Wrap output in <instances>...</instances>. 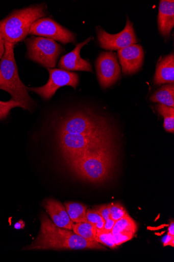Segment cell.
<instances>
[{"instance_id": "obj_1", "label": "cell", "mask_w": 174, "mask_h": 262, "mask_svg": "<svg viewBox=\"0 0 174 262\" xmlns=\"http://www.w3.org/2000/svg\"><path fill=\"white\" fill-rule=\"evenodd\" d=\"M105 117L89 109L73 111L59 125L58 140L65 162L113 144L112 133Z\"/></svg>"}, {"instance_id": "obj_2", "label": "cell", "mask_w": 174, "mask_h": 262, "mask_svg": "<svg viewBox=\"0 0 174 262\" xmlns=\"http://www.w3.org/2000/svg\"><path fill=\"white\" fill-rule=\"evenodd\" d=\"M41 227L36 240L26 250H105L96 242H89L70 230L57 227L45 214L41 216Z\"/></svg>"}, {"instance_id": "obj_3", "label": "cell", "mask_w": 174, "mask_h": 262, "mask_svg": "<svg viewBox=\"0 0 174 262\" xmlns=\"http://www.w3.org/2000/svg\"><path fill=\"white\" fill-rule=\"evenodd\" d=\"M115 156L113 145L104 147L66 162L70 170L81 179L101 183L113 173Z\"/></svg>"}, {"instance_id": "obj_4", "label": "cell", "mask_w": 174, "mask_h": 262, "mask_svg": "<svg viewBox=\"0 0 174 262\" xmlns=\"http://www.w3.org/2000/svg\"><path fill=\"white\" fill-rule=\"evenodd\" d=\"M46 15L43 5L16 10L0 20V34L5 42L16 44L26 39L33 24Z\"/></svg>"}, {"instance_id": "obj_5", "label": "cell", "mask_w": 174, "mask_h": 262, "mask_svg": "<svg viewBox=\"0 0 174 262\" xmlns=\"http://www.w3.org/2000/svg\"><path fill=\"white\" fill-rule=\"evenodd\" d=\"M15 45L5 42V53L0 60V71L3 79L0 90L9 93L12 99L21 104L22 108L31 111L34 102L29 94L27 87L19 78L14 56Z\"/></svg>"}, {"instance_id": "obj_6", "label": "cell", "mask_w": 174, "mask_h": 262, "mask_svg": "<svg viewBox=\"0 0 174 262\" xmlns=\"http://www.w3.org/2000/svg\"><path fill=\"white\" fill-rule=\"evenodd\" d=\"M29 59L44 67L53 68L56 66L63 47L55 40L41 37H32L26 41Z\"/></svg>"}, {"instance_id": "obj_7", "label": "cell", "mask_w": 174, "mask_h": 262, "mask_svg": "<svg viewBox=\"0 0 174 262\" xmlns=\"http://www.w3.org/2000/svg\"><path fill=\"white\" fill-rule=\"evenodd\" d=\"M49 79L43 86L38 88H27L28 90L34 92L44 100L51 99L61 87L70 86L76 89L79 83L77 74L60 69H47Z\"/></svg>"}, {"instance_id": "obj_8", "label": "cell", "mask_w": 174, "mask_h": 262, "mask_svg": "<svg viewBox=\"0 0 174 262\" xmlns=\"http://www.w3.org/2000/svg\"><path fill=\"white\" fill-rule=\"evenodd\" d=\"M29 34L47 37L64 44L76 41V36L49 18H41L32 25Z\"/></svg>"}, {"instance_id": "obj_9", "label": "cell", "mask_w": 174, "mask_h": 262, "mask_svg": "<svg viewBox=\"0 0 174 262\" xmlns=\"http://www.w3.org/2000/svg\"><path fill=\"white\" fill-rule=\"evenodd\" d=\"M97 38L103 49L119 50L138 42L133 28V24L128 18L126 28L117 34H110L100 27L97 30Z\"/></svg>"}, {"instance_id": "obj_10", "label": "cell", "mask_w": 174, "mask_h": 262, "mask_svg": "<svg viewBox=\"0 0 174 262\" xmlns=\"http://www.w3.org/2000/svg\"><path fill=\"white\" fill-rule=\"evenodd\" d=\"M95 67L99 83L104 88L114 84L120 77V68L113 52L102 53L96 59Z\"/></svg>"}, {"instance_id": "obj_11", "label": "cell", "mask_w": 174, "mask_h": 262, "mask_svg": "<svg viewBox=\"0 0 174 262\" xmlns=\"http://www.w3.org/2000/svg\"><path fill=\"white\" fill-rule=\"evenodd\" d=\"M118 56L123 74L136 73L142 66L144 53L142 46L139 44H134L118 50Z\"/></svg>"}, {"instance_id": "obj_12", "label": "cell", "mask_w": 174, "mask_h": 262, "mask_svg": "<svg viewBox=\"0 0 174 262\" xmlns=\"http://www.w3.org/2000/svg\"><path fill=\"white\" fill-rule=\"evenodd\" d=\"M91 39V37H89L84 42L78 44L72 52L62 57L58 64L59 68L66 71H84L92 73L90 63L82 58L80 55L82 48Z\"/></svg>"}, {"instance_id": "obj_13", "label": "cell", "mask_w": 174, "mask_h": 262, "mask_svg": "<svg viewBox=\"0 0 174 262\" xmlns=\"http://www.w3.org/2000/svg\"><path fill=\"white\" fill-rule=\"evenodd\" d=\"M43 206L51 217L52 222L57 227L72 230L74 224L70 219L65 207L61 202L49 199L45 200Z\"/></svg>"}, {"instance_id": "obj_14", "label": "cell", "mask_w": 174, "mask_h": 262, "mask_svg": "<svg viewBox=\"0 0 174 262\" xmlns=\"http://www.w3.org/2000/svg\"><path fill=\"white\" fill-rule=\"evenodd\" d=\"M174 27V2L173 0H161L158 15V29L165 37L170 36Z\"/></svg>"}, {"instance_id": "obj_15", "label": "cell", "mask_w": 174, "mask_h": 262, "mask_svg": "<svg viewBox=\"0 0 174 262\" xmlns=\"http://www.w3.org/2000/svg\"><path fill=\"white\" fill-rule=\"evenodd\" d=\"M174 55L173 53L162 57L157 64L155 76V83L160 85L165 83L173 84Z\"/></svg>"}, {"instance_id": "obj_16", "label": "cell", "mask_w": 174, "mask_h": 262, "mask_svg": "<svg viewBox=\"0 0 174 262\" xmlns=\"http://www.w3.org/2000/svg\"><path fill=\"white\" fill-rule=\"evenodd\" d=\"M150 100L153 102L174 107L173 84H166L161 86L152 95Z\"/></svg>"}, {"instance_id": "obj_17", "label": "cell", "mask_w": 174, "mask_h": 262, "mask_svg": "<svg viewBox=\"0 0 174 262\" xmlns=\"http://www.w3.org/2000/svg\"><path fill=\"white\" fill-rule=\"evenodd\" d=\"M65 207L68 215L73 223L87 222V207L84 204L69 202L65 203Z\"/></svg>"}, {"instance_id": "obj_18", "label": "cell", "mask_w": 174, "mask_h": 262, "mask_svg": "<svg viewBox=\"0 0 174 262\" xmlns=\"http://www.w3.org/2000/svg\"><path fill=\"white\" fill-rule=\"evenodd\" d=\"M72 230L86 241L97 242L96 229L94 225L88 222L74 224Z\"/></svg>"}, {"instance_id": "obj_19", "label": "cell", "mask_w": 174, "mask_h": 262, "mask_svg": "<svg viewBox=\"0 0 174 262\" xmlns=\"http://www.w3.org/2000/svg\"><path fill=\"white\" fill-rule=\"evenodd\" d=\"M137 230V223L127 212L125 216L116 222L111 233L113 235L121 232H132L136 233Z\"/></svg>"}, {"instance_id": "obj_20", "label": "cell", "mask_w": 174, "mask_h": 262, "mask_svg": "<svg viewBox=\"0 0 174 262\" xmlns=\"http://www.w3.org/2000/svg\"><path fill=\"white\" fill-rule=\"evenodd\" d=\"M158 113L164 117V127L166 132L174 133V107L159 104L157 106Z\"/></svg>"}, {"instance_id": "obj_21", "label": "cell", "mask_w": 174, "mask_h": 262, "mask_svg": "<svg viewBox=\"0 0 174 262\" xmlns=\"http://www.w3.org/2000/svg\"><path fill=\"white\" fill-rule=\"evenodd\" d=\"M87 218L88 222L94 225L96 230H104L106 221L94 209H87Z\"/></svg>"}, {"instance_id": "obj_22", "label": "cell", "mask_w": 174, "mask_h": 262, "mask_svg": "<svg viewBox=\"0 0 174 262\" xmlns=\"http://www.w3.org/2000/svg\"><path fill=\"white\" fill-rule=\"evenodd\" d=\"M97 242L104 245L111 249H114L116 246L113 239V235L111 232H106L104 230H96Z\"/></svg>"}, {"instance_id": "obj_23", "label": "cell", "mask_w": 174, "mask_h": 262, "mask_svg": "<svg viewBox=\"0 0 174 262\" xmlns=\"http://www.w3.org/2000/svg\"><path fill=\"white\" fill-rule=\"evenodd\" d=\"M15 107H21L20 103L11 99L7 102L0 101V120H4L9 115L10 111Z\"/></svg>"}, {"instance_id": "obj_24", "label": "cell", "mask_w": 174, "mask_h": 262, "mask_svg": "<svg viewBox=\"0 0 174 262\" xmlns=\"http://www.w3.org/2000/svg\"><path fill=\"white\" fill-rule=\"evenodd\" d=\"M127 212L119 203L110 205V218L115 222L122 218Z\"/></svg>"}, {"instance_id": "obj_25", "label": "cell", "mask_w": 174, "mask_h": 262, "mask_svg": "<svg viewBox=\"0 0 174 262\" xmlns=\"http://www.w3.org/2000/svg\"><path fill=\"white\" fill-rule=\"evenodd\" d=\"M135 234L132 232H121L113 235V239L116 246H119L132 240Z\"/></svg>"}, {"instance_id": "obj_26", "label": "cell", "mask_w": 174, "mask_h": 262, "mask_svg": "<svg viewBox=\"0 0 174 262\" xmlns=\"http://www.w3.org/2000/svg\"><path fill=\"white\" fill-rule=\"evenodd\" d=\"M94 210L106 221L110 217V205H103L95 207Z\"/></svg>"}, {"instance_id": "obj_27", "label": "cell", "mask_w": 174, "mask_h": 262, "mask_svg": "<svg viewBox=\"0 0 174 262\" xmlns=\"http://www.w3.org/2000/svg\"><path fill=\"white\" fill-rule=\"evenodd\" d=\"M116 222L110 217L106 221L104 231L111 232L115 225Z\"/></svg>"}, {"instance_id": "obj_28", "label": "cell", "mask_w": 174, "mask_h": 262, "mask_svg": "<svg viewBox=\"0 0 174 262\" xmlns=\"http://www.w3.org/2000/svg\"><path fill=\"white\" fill-rule=\"evenodd\" d=\"M164 246H170L174 247V236L167 234L163 241Z\"/></svg>"}, {"instance_id": "obj_29", "label": "cell", "mask_w": 174, "mask_h": 262, "mask_svg": "<svg viewBox=\"0 0 174 262\" xmlns=\"http://www.w3.org/2000/svg\"><path fill=\"white\" fill-rule=\"evenodd\" d=\"M5 51V41L0 34V60L2 58Z\"/></svg>"}, {"instance_id": "obj_30", "label": "cell", "mask_w": 174, "mask_h": 262, "mask_svg": "<svg viewBox=\"0 0 174 262\" xmlns=\"http://www.w3.org/2000/svg\"><path fill=\"white\" fill-rule=\"evenodd\" d=\"M24 226H26V224L22 220H20L14 225V227L15 229L19 230L23 229Z\"/></svg>"}, {"instance_id": "obj_31", "label": "cell", "mask_w": 174, "mask_h": 262, "mask_svg": "<svg viewBox=\"0 0 174 262\" xmlns=\"http://www.w3.org/2000/svg\"><path fill=\"white\" fill-rule=\"evenodd\" d=\"M168 234L174 236V223L172 221L168 228Z\"/></svg>"}, {"instance_id": "obj_32", "label": "cell", "mask_w": 174, "mask_h": 262, "mask_svg": "<svg viewBox=\"0 0 174 262\" xmlns=\"http://www.w3.org/2000/svg\"><path fill=\"white\" fill-rule=\"evenodd\" d=\"M3 83V76L1 73V71H0V86H1Z\"/></svg>"}]
</instances>
